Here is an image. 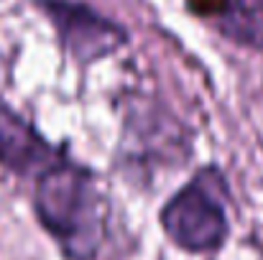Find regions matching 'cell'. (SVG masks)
Returning <instances> with one entry per match:
<instances>
[{
	"label": "cell",
	"mask_w": 263,
	"mask_h": 260,
	"mask_svg": "<svg viewBox=\"0 0 263 260\" xmlns=\"http://www.w3.org/2000/svg\"><path fill=\"white\" fill-rule=\"evenodd\" d=\"M33 212L69 260H95L105 237V196L95 171L64 156L36 178Z\"/></svg>",
	"instance_id": "obj_1"
},
{
	"label": "cell",
	"mask_w": 263,
	"mask_h": 260,
	"mask_svg": "<svg viewBox=\"0 0 263 260\" xmlns=\"http://www.w3.org/2000/svg\"><path fill=\"white\" fill-rule=\"evenodd\" d=\"M230 184L220 166L207 164L174 191L159 219L166 237L186 253H215L230 232Z\"/></svg>",
	"instance_id": "obj_2"
},
{
	"label": "cell",
	"mask_w": 263,
	"mask_h": 260,
	"mask_svg": "<svg viewBox=\"0 0 263 260\" xmlns=\"http://www.w3.org/2000/svg\"><path fill=\"white\" fill-rule=\"evenodd\" d=\"M44 15L51 21L64 54L89 67L105 56L118 54L130 44V33L123 23L107 18L85 0H36Z\"/></svg>",
	"instance_id": "obj_3"
},
{
	"label": "cell",
	"mask_w": 263,
	"mask_h": 260,
	"mask_svg": "<svg viewBox=\"0 0 263 260\" xmlns=\"http://www.w3.org/2000/svg\"><path fill=\"white\" fill-rule=\"evenodd\" d=\"M64 156H69L67 146H54L31 120L0 102V166L5 171L39 178Z\"/></svg>",
	"instance_id": "obj_4"
},
{
	"label": "cell",
	"mask_w": 263,
	"mask_h": 260,
	"mask_svg": "<svg viewBox=\"0 0 263 260\" xmlns=\"http://www.w3.org/2000/svg\"><path fill=\"white\" fill-rule=\"evenodd\" d=\"M186 10L225 41L263 54V0H184Z\"/></svg>",
	"instance_id": "obj_5"
}]
</instances>
